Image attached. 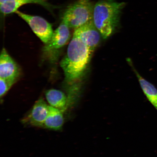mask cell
Listing matches in <instances>:
<instances>
[{"instance_id": "6", "label": "cell", "mask_w": 157, "mask_h": 157, "mask_svg": "<svg viewBox=\"0 0 157 157\" xmlns=\"http://www.w3.org/2000/svg\"><path fill=\"white\" fill-rule=\"evenodd\" d=\"M73 36L80 39L93 52L99 45L102 37L93 21L75 29Z\"/></svg>"}, {"instance_id": "1", "label": "cell", "mask_w": 157, "mask_h": 157, "mask_svg": "<svg viewBox=\"0 0 157 157\" xmlns=\"http://www.w3.org/2000/svg\"><path fill=\"white\" fill-rule=\"evenodd\" d=\"M93 52L79 39L73 36L66 54L60 63L65 80L70 87L68 94L79 90L76 84L83 76Z\"/></svg>"}, {"instance_id": "3", "label": "cell", "mask_w": 157, "mask_h": 157, "mask_svg": "<svg viewBox=\"0 0 157 157\" xmlns=\"http://www.w3.org/2000/svg\"><path fill=\"white\" fill-rule=\"evenodd\" d=\"M93 10L90 0H76L65 10L62 21L70 28L77 29L93 21Z\"/></svg>"}, {"instance_id": "8", "label": "cell", "mask_w": 157, "mask_h": 157, "mask_svg": "<svg viewBox=\"0 0 157 157\" xmlns=\"http://www.w3.org/2000/svg\"><path fill=\"white\" fill-rule=\"evenodd\" d=\"M49 0H0V9L4 16L15 13L20 7L25 5L35 4L42 6L50 12L56 6L49 2Z\"/></svg>"}, {"instance_id": "10", "label": "cell", "mask_w": 157, "mask_h": 157, "mask_svg": "<svg viewBox=\"0 0 157 157\" xmlns=\"http://www.w3.org/2000/svg\"><path fill=\"white\" fill-rule=\"evenodd\" d=\"M45 97L51 106L64 113L70 109L67 95L60 90L51 89L45 93Z\"/></svg>"}, {"instance_id": "9", "label": "cell", "mask_w": 157, "mask_h": 157, "mask_svg": "<svg viewBox=\"0 0 157 157\" xmlns=\"http://www.w3.org/2000/svg\"><path fill=\"white\" fill-rule=\"evenodd\" d=\"M20 74L18 65L3 48L0 56V78L17 81Z\"/></svg>"}, {"instance_id": "13", "label": "cell", "mask_w": 157, "mask_h": 157, "mask_svg": "<svg viewBox=\"0 0 157 157\" xmlns=\"http://www.w3.org/2000/svg\"><path fill=\"white\" fill-rule=\"evenodd\" d=\"M16 82V81L14 80L0 78V96L1 98L6 95Z\"/></svg>"}, {"instance_id": "5", "label": "cell", "mask_w": 157, "mask_h": 157, "mask_svg": "<svg viewBox=\"0 0 157 157\" xmlns=\"http://www.w3.org/2000/svg\"><path fill=\"white\" fill-rule=\"evenodd\" d=\"M70 28L63 21L54 31L52 38L45 44L43 49L44 54L48 57H56L59 51L67 44L70 38Z\"/></svg>"}, {"instance_id": "12", "label": "cell", "mask_w": 157, "mask_h": 157, "mask_svg": "<svg viewBox=\"0 0 157 157\" xmlns=\"http://www.w3.org/2000/svg\"><path fill=\"white\" fill-rule=\"evenodd\" d=\"M132 66L145 95L148 101L157 110V90L156 88L152 83L142 77L136 70Z\"/></svg>"}, {"instance_id": "7", "label": "cell", "mask_w": 157, "mask_h": 157, "mask_svg": "<svg viewBox=\"0 0 157 157\" xmlns=\"http://www.w3.org/2000/svg\"><path fill=\"white\" fill-rule=\"evenodd\" d=\"M49 105L41 98L35 103L29 114L23 119V123L31 126L43 127L48 116Z\"/></svg>"}, {"instance_id": "4", "label": "cell", "mask_w": 157, "mask_h": 157, "mask_svg": "<svg viewBox=\"0 0 157 157\" xmlns=\"http://www.w3.org/2000/svg\"><path fill=\"white\" fill-rule=\"evenodd\" d=\"M30 27L33 32L46 44L53 34L52 24L43 17L29 15L17 10L15 13Z\"/></svg>"}, {"instance_id": "2", "label": "cell", "mask_w": 157, "mask_h": 157, "mask_svg": "<svg viewBox=\"0 0 157 157\" xmlns=\"http://www.w3.org/2000/svg\"><path fill=\"white\" fill-rule=\"evenodd\" d=\"M124 6L115 0H101L94 7L93 22L103 39L109 38L115 30Z\"/></svg>"}, {"instance_id": "11", "label": "cell", "mask_w": 157, "mask_h": 157, "mask_svg": "<svg viewBox=\"0 0 157 157\" xmlns=\"http://www.w3.org/2000/svg\"><path fill=\"white\" fill-rule=\"evenodd\" d=\"M63 112L49 105L48 116L43 128L54 131L60 130L64 123Z\"/></svg>"}]
</instances>
